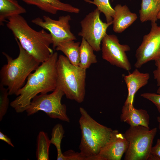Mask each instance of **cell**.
Masks as SVG:
<instances>
[{"label": "cell", "instance_id": "cell-1", "mask_svg": "<svg viewBox=\"0 0 160 160\" xmlns=\"http://www.w3.org/2000/svg\"><path fill=\"white\" fill-rule=\"evenodd\" d=\"M57 52H54L47 60L41 63L28 77L25 84L16 93L17 97L10 104L17 113L26 111L32 99L39 93L53 92L57 86Z\"/></svg>", "mask_w": 160, "mask_h": 160}, {"label": "cell", "instance_id": "cell-2", "mask_svg": "<svg viewBox=\"0 0 160 160\" xmlns=\"http://www.w3.org/2000/svg\"><path fill=\"white\" fill-rule=\"evenodd\" d=\"M7 26L22 47L40 63L48 60L54 52L50 33L44 29L37 31L32 28L20 15L9 18Z\"/></svg>", "mask_w": 160, "mask_h": 160}, {"label": "cell", "instance_id": "cell-3", "mask_svg": "<svg viewBox=\"0 0 160 160\" xmlns=\"http://www.w3.org/2000/svg\"><path fill=\"white\" fill-rule=\"evenodd\" d=\"M15 39L19 48L18 55L13 59L5 52H2L7 63L2 67L0 71V84L7 88L9 95H16L24 85L29 75L40 63Z\"/></svg>", "mask_w": 160, "mask_h": 160}, {"label": "cell", "instance_id": "cell-4", "mask_svg": "<svg viewBox=\"0 0 160 160\" xmlns=\"http://www.w3.org/2000/svg\"><path fill=\"white\" fill-rule=\"evenodd\" d=\"M79 110L81 132L80 152L87 160H97L96 156L109 140L113 130L96 121L84 108L80 107Z\"/></svg>", "mask_w": 160, "mask_h": 160}, {"label": "cell", "instance_id": "cell-5", "mask_svg": "<svg viewBox=\"0 0 160 160\" xmlns=\"http://www.w3.org/2000/svg\"><path fill=\"white\" fill-rule=\"evenodd\" d=\"M57 86L67 98L80 103L85 95L86 70L73 65L65 56H58L57 63Z\"/></svg>", "mask_w": 160, "mask_h": 160}, {"label": "cell", "instance_id": "cell-6", "mask_svg": "<svg viewBox=\"0 0 160 160\" xmlns=\"http://www.w3.org/2000/svg\"><path fill=\"white\" fill-rule=\"evenodd\" d=\"M157 128L151 129L139 125L130 126L123 134L129 143L125 160H148L151 154Z\"/></svg>", "mask_w": 160, "mask_h": 160}, {"label": "cell", "instance_id": "cell-7", "mask_svg": "<svg viewBox=\"0 0 160 160\" xmlns=\"http://www.w3.org/2000/svg\"><path fill=\"white\" fill-rule=\"evenodd\" d=\"M64 95L63 91L57 87L50 94H41L36 95L25 111L27 115H31L41 111L50 118L69 122L70 119L67 114L66 106L61 101Z\"/></svg>", "mask_w": 160, "mask_h": 160}, {"label": "cell", "instance_id": "cell-8", "mask_svg": "<svg viewBox=\"0 0 160 160\" xmlns=\"http://www.w3.org/2000/svg\"><path fill=\"white\" fill-rule=\"evenodd\" d=\"M100 13L96 8L87 15L80 22L81 30L78 34L84 39L96 52L101 50V42L107 34V28L113 24V22H103L100 18Z\"/></svg>", "mask_w": 160, "mask_h": 160}, {"label": "cell", "instance_id": "cell-9", "mask_svg": "<svg viewBox=\"0 0 160 160\" xmlns=\"http://www.w3.org/2000/svg\"><path fill=\"white\" fill-rule=\"evenodd\" d=\"M43 19L36 17L32 20V22L50 32L54 49L62 42L76 40L71 30L69 21L71 20V17L70 15L60 16L57 20L53 19L46 15H43Z\"/></svg>", "mask_w": 160, "mask_h": 160}, {"label": "cell", "instance_id": "cell-10", "mask_svg": "<svg viewBox=\"0 0 160 160\" xmlns=\"http://www.w3.org/2000/svg\"><path fill=\"white\" fill-rule=\"evenodd\" d=\"M102 57L111 64L129 71L131 65L126 52L130 50L129 46L119 43L117 37L113 34H108L102 41Z\"/></svg>", "mask_w": 160, "mask_h": 160}, {"label": "cell", "instance_id": "cell-11", "mask_svg": "<svg viewBox=\"0 0 160 160\" xmlns=\"http://www.w3.org/2000/svg\"><path fill=\"white\" fill-rule=\"evenodd\" d=\"M135 55L136 60L134 66L137 69L147 62L160 57V26L156 22H151L150 31L143 36Z\"/></svg>", "mask_w": 160, "mask_h": 160}, {"label": "cell", "instance_id": "cell-12", "mask_svg": "<svg viewBox=\"0 0 160 160\" xmlns=\"http://www.w3.org/2000/svg\"><path fill=\"white\" fill-rule=\"evenodd\" d=\"M129 145L123 134L117 130H113L109 140L96 156L97 160H120Z\"/></svg>", "mask_w": 160, "mask_h": 160}, {"label": "cell", "instance_id": "cell-13", "mask_svg": "<svg viewBox=\"0 0 160 160\" xmlns=\"http://www.w3.org/2000/svg\"><path fill=\"white\" fill-rule=\"evenodd\" d=\"M123 76L128 90L127 96L124 104L133 105L136 93L148 84L150 74L140 72L136 68L132 73Z\"/></svg>", "mask_w": 160, "mask_h": 160}, {"label": "cell", "instance_id": "cell-14", "mask_svg": "<svg viewBox=\"0 0 160 160\" xmlns=\"http://www.w3.org/2000/svg\"><path fill=\"white\" fill-rule=\"evenodd\" d=\"M120 120L130 126L140 125L150 128V116L147 111L144 109H136L133 105L124 104Z\"/></svg>", "mask_w": 160, "mask_h": 160}, {"label": "cell", "instance_id": "cell-15", "mask_svg": "<svg viewBox=\"0 0 160 160\" xmlns=\"http://www.w3.org/2000/svg\"><path fill=\"white\" fill-rule=\"evenodd\" d=\"M114 9L115 13L113 19V30L115 33H122L137 18V15L131 12L126 5L117 4Z\"/></svg>", "mask_w": 160, "mask_h": 160}, {"label": "cell", "instance_id": "cell-16", "mask_svg": "<svg viewBox=\"0 0 160 160\" xmlns=\"http://www.w3.org/2000/svg\"><path fill=\"white\" fill-rule=\"evenodd\" d=\"M26 4L36 6L41 10L52 14L58 11L77 14L80 9L69 4L62 2L60 0H22Z\"/></svg>", "mask_w": 160, "mask_h": 160}, {"label": "cell", "instance_id": "cell-17", "mask_svg": "<svg viewBox=\"0 0 160 160\" xmlns=\"http://www.w3.org/2000/svg\"><path fill=\"white\" fill-rule=\"evenodd\" d=\"M160 10V0H141L139 17L142 23L148 21L156 22Z\"/></svg>", "mask_w": 160, "mask_h": 160}, {"label": "cell", "instance_id": "cell-18", "mask_svg": "<svg viewBox=\"0 0 160 160\" xmlns=\"http://www.w3.org/2000/svg\"><path fill=\"white\" fill-rule=\"evenodd\" d=\"M25 9L17 0H0V25H2L6 19L26 13Z\"/></svg>", "mask_w": 160, "mask_h": 160}, {"label": "cell", "instance_id": "cell-19", "mask_svg": "<svg viewBox=\"0 0 160 160\" xmlns=\"http://www.w3.org/2000/svg\"><path fill=\"white\" fill-rule=\"evenodd\" d=\"M79 42L70 40L62 42L56 47L55 49L63 52L71 64L79 66L80 63V46Z\"/></svg>", "mask_w": 160, "mask_h": 160}, {"label": "cell", "instance_id": "cell-20", "mask_svg": "<svg viewBox=\"0 0 160 160\" xmlns=\"http://www.w3.org/2000/svg\"><path fill=\"white\" fill-rule=\"evenodd\" d=\"M94 50L87 42L82 38L80 46V63L79 66L86 70L91 65L97 62Z\"/></svg>", "mask_w": 160, "mask_h": 160}, {"label": "cell", "instance_id": "cell-21", "mask_svg": "<svg viewBox=\"0 0 160 160\" xmlns=\"http://www.w3.org/2000/svg\"><path fill=\"white\" fill-rule=\"evenodd\" d=\"M51 143L47 133L40 131L37 137L36 155L38 160H49V148Z\"/></svg>", "mask_w": 160, "mask_h": 160}, {"label": "cell", "instance_id": "cell-22", "mask_svg": "<svg viewBox=\"0 0 160 160\" xmlns=\"http://www.w3.org/2000/svg\"><path fill=\"white\" fill-rule=\"evenodd\" d=\"M65 131L63 127L60 124H57L53 128L50 141L51 144L55 146L57 152V160H65L61 149V142L64 137Z\"/></svg>", "mask_w": 160, "mask_h": 160}, {"label": "cell", "instance_id": "cell-23", "mask_svg": "<svg viewBox=\"0 0 160 160\" xmlns=\"http://www.w3.org/2000/svg\"><path fill=\"white\" fill-rule=\"evenodd\" d=\"M86 2L92 4L97 7V8L105 16L107 23L113 22L115 12L111 6L109 0H84Z\"/></svg>", "mask_w": 160, "mask_h": 160}, {"label": "cell", "instance_id": "cell-24", "mask_svg": "<svg viewBox=\"0 0 160 160\" xmlns=\"http://www.w3.org/2000/svg\"><path fill=\"white\" fill-rule=\"evenodd\" d=\"M9 95L7 88L0 84V121L6 114L9 104L8 96Z\"/></svg>", "mask_w": 160, "mask_h": 160}, {"label": "cell", "instance_id": "cell-25", "mask_svg": "<svg viewBox=\"0 0 160 160\" xmlns=\"http://www.w3.org/2000/svg\"><path fill=\"white\" fill-rule=\"evenodd\" d=\"M140 96L151 102L156 106L160 114V94L146 92L141 94Z\"/></svg>", "mask_w": 160, "mask_h": 160}, {"label": "cell", "instance_id": "cell-26", "mask_svg": "<svg viewBox=\"0 0 160 160\" xmlns=\"http://www.w3.org/2000/svg\"><path fill=\"white\" fill-rule=\"evenodd\" d=\"M63 153L65 160H87L80 152H76L71 149Z\"/></svg>", "mask_w": 160, "mask_h": 160}, {"label": "cell", "instance_id": "cell-27", "mask_svg": "<svg viewBox=\"0 0 160 160\" xmlns=\"http://www.w3.org/2000/svg\"><path fill=\"white\" fill-rule=\"evenodd\" d=\"M148 160H160V139H158L154 146L152 147Z\"/></svg>", "mask_w": 160, "mask_h": 160}, {"label": "cell", "instance_id": "cell-28", "mask_svg": "<svg viewBox=\"0 0 160 160\" xmlns=\"http://www.w3.org/2000/svg\"><path fill=\"white\" fill-rule=\"evenodd\" d=\"M155 61L156 69L153 71V73L154 78L156 81L158 87L156 93L160 94V57L155 60Z\"/></svg>", "mask_w": 160, "mask_h": 160}, {"label": "cell", "instance_id": "cell-29", "mask_svg": "<svg viewBox=\"0 0 160 160\" xmlns=\"http://www.w3.org/2000/svg\"><path fill=\"white\" fill-rule=\"evenodd\" d=\"M0 140L4 141L12 147H14V146L12 143L11 139L1 131L0 132Z\"/></svg>", "mask_w": 160, "mask_h": 160}, {"label": "cell", "instance_id": "cell-30", "mask_svg": "<svg viewBox=\"0 0 160 160\" xmlns=\"http://www.w3.org/2000/svg\"><path fill=\"white\" fill-rule=\"evenodd\" d=\"M157 119L159 124L158 127L160 131L159 134H160V116H158L157 118Z\"/></svg>", "mask_w": 160, "mask_h": 160}, {"label": "cell", "instance_id": "cell-31", "mask_svg": "<svg viewBox=\"0 0 160 160\" xmlns=\"http://www.w3.org/2000/svg\"><path fill=\"white\" fill-rule=\"evenodd\" d=\"M157 18L158 19H160V11L158 14L157 16Z\"/></svg>", "mask_w": 160, "mask_h": 160}, {"label": "cell", "instance_id": "cell-32", "mask_svg": "<svg viewBox=\"0 0 160 160\" xmlns=\"http://www.w3.org/2000/svg\"><path fill=\"white\" fill-rule=\"evenodd\" d=\"M111 0L112 1H113V0Z\"/></svg>", "mask_w": 160, "mask_h": 160}]
</instances>
